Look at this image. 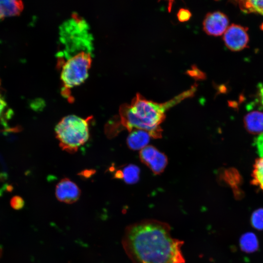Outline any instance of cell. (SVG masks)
I'll use <instances>...</instances> for the list:
<instances>
[{"label":"cell","mask_w":263,"mask_h":263,"mask_svg":"<svg viewBox=\"0 0 263 263\" xmlns=\"http://www.w3.org/2000/svg\"><path fill=\"white\" fill-rule=\"evenodd\" d=\"M123 247L132 263H185L184 242L173 238L170 226L154 219H145L127 226Z\"/></svg>","instance_id":"6da1fadb"},{"label":"cell","mask_w":263,"mask_h":263,"mask_svg":"<svg viewBox=\"0 0 263 263\" xmlns=\"http://www.w3.org/2000/svg\"><path fill=\"white\" fill-rule=\"evenodd\" d=\"M192 96V92L188 90L169 101L158 103L149 100L137 93L130 105L125 104L120 106V124L130 132L140 129L148 132L151 137L160 138L162 129L160 125L166 117V111L185 98Z\"/></svg>","instance_id":"7a4b0ae2"},{"label":"cell","mask_w":263,"mask_h":263,"mask_svg":"<svg viewBox=\"0 0 263 263\" xmlns=\"http://www.w3.org/2000/svg\"><path fill=\"white\" fill-rule=\"evenodd\" d=\"M92 117L84 119L75 115L62 118L55 128L56 137L61 148L68 152H76L89 137V121Z\"/></svg>","instance_id":"3957f363"},{"label":"cell","mask_w":263,"mask_h":263,"mask_svg":"<svg viewBox=\"0 0 263 263\" xmlns=\"http://www.w3.org/2000/svg\"><path fill=\"white\" fill-rule=\"evenodd\" d=\"M64 57L66 59L60 63V78L68 93L70 89L81 84L87 78L92 56L89 51H82Z\"/></svg>","instance_id":"277c9868"},{"label":"cell","mask_w":263,"mask_h":263,"mask_svg":"<svg viewBox=\"0 0 263 263\" xmlns=\"http://www.w3.org/2000/svg\"><path fill=\"white\" fill-rule=\"evenodd\" d=\"M247 28L232 24L224 34L223 40L225 46L232 51H239L247 47L249 42Z\"/></svg>","instance_id":"5b68a950"},{"label":"cell","mask_w":263,"mask_h":263,"mask_svg":"<svg viewBox=\"0 0 263 263\" xmlns=\"http://www.w3.org/2000/svg\"><path fill=\"white\" fill-rule=\"evenodd\" d=\"M139 157L155 174L162 173L168 164L167 156L152 146H147L140 150Z\"/></svg>","instance_id":"8992f818"},{"label":"cell","mask_w":263,"mask_h":263,"mask_svg":"<svg viewBox=\"0 0 263 263\" xmlns=\"http://www.w3.org/2000/svg\"><path fill=\"white\" fill-rule=\"evenodd\" d=\"M228 23L227 16L223 12H209L204 19L203 28L208 35L219 36L225 33L228 27Z\"/></svg>","instance_id":"52a82bcc"},{"label":"cell","mask_w":263,"mask_h":263,"mask_svg":"<svg viewBox=\"0 0 263 263\" xmlns=\"http://www.w3.org/2000/svg\"><path fill=\"white\" fill-rule=\"evenodd\" d=\"M81 191L78 187L68 178L61 179L56 185L55 194L61 202L73 204L79 198Z\"/></svg>","instance_id":"ba28073f"},{"label":"cell","mask_w":263,"mask_h":263,"mask_svg":"<svg viewBox=\"0 0 263 263\" xmlns=\"http://www.w3.org/2000/svg\"><path fill=\"white\" fill-rule=\"evenodd\" d=\"M150 134L147 131L134 129L130 132L127 138L128 146L133 150H141L149 144Z\"/></svg>","instance_id":"9c48e42d"},{"label":"cell","mask_w":263,"mask_h":263,"mask_svg":"<svg viewBox=\"0 0 263 263\" xmlns=\"http://www.w3.org/2000/svg\"><path fill=\"white\" fill-rule=\"evenodd\" d=\"M244 124L247 131L251 133L263 132V112L252 111L247 113L244 119Z\"/></svg>","instance_id":"30bf717a"},{"label":"cell","mask_w":263,"mask_h":263,"mask_svg":"<svg viewBox=\"0 0 263 263\" xmlns=\"http://www.w3.org/2000/svg\"><path fill=\"white\" fill-rule=\"evenodd\" d=\"M23 9L21 0H0V20L19 15Z\"/></svg>","instance_id":"8fae6325"},{"label":"cell","mask_w":263,"mask_h":263,"mask_svg":"<svg viewBox=\"0 0 263 263\" xmlns=\"http://www.w3.org/2000/svg\"><path fill=\"white\" fill-rule=\"evenodd\" d=\"M139 173L140 170L137 166L130 164L122 169L117 170L114 174V177L123 179L127 184H134L139 180Z\"/></svg>","instance_id":"7c38bea8"},{"label":"cell","mask_w":263,"mask_h":263,"mask_svg":"<svg viewBox=\"0 0 263 263\" xmlns=\"http://www.w3.org/2000/svg\"><path fill=\"white\" fill-rule=\"evenodd\" d=\"M240 246L244 252L250 253L259 248V242L256 235L252 232H246L242 235L240 239Z\"/></svg>","instance_id":"4fadbf2b"},{"label":"cell","mask_w":263,"mask_h":263,"mask_svg":"<svg viewBox=\"0 0 263 263\" xmlns=\"http://www.w3.org/2000/svg\"><path fill=\"white\" fill-rule=\"evenodd\" d=\"M224 180L233 188L236 197H240L241 191L239 188L240 183L239 173L234 169H229L225 170L222 174Z\"/></svg>","instance_id":"5bb4252c"},{"label":"cell","mask_w":263,"mask_h":263,"mask_svg":"<svg viewBox=\"0 0 263 263\" xmlns=\"http://www.w3.org/2000/svg\"><path fill=\"white\" fill-rule=\"evenodd\" d=\"M240 9L245 13H257L263 15V0H247L238 1Z\"/></svg>","instance_id":"9a60e30c"},{"label":"cell","mask_w":263,"mask_h":263,"mask_svg":"<svg viewBox=\"0 0 263 263\" xmlns=\"http://www.w3.org/2000/svg\"><path fill=\"white\" fill-rule=\"evenodd\" d=\"M252 177V184L259 186L263 190V157L256 160Z\"/></svg>","instance_id":"2e32d148"},{"label":"cell","mask_w":263,"mask_h":263,"mask_svg":"<svg viewBox=\"0 0 263 263\" xmlns=\"http://www.w3.org/2000/svg\"><path fill=\"white\" fill-rule=\"evenodd\" d=\"M252 226L257 230H263V208L255 210L251 217Z\"/></svg>","instance_id":"e0dca14e"},{"label":"cell","mask_w":263,"mask_h":263,"mask_svg":"<svg viewBox=\"0 0 263 263\" xmlns=\"http://www.w3.org/2000/svg\"><path fill=\"white\" fill-rule=\"evenodd\" d=\"M11 207L15 210H20L24 206V201L23 199L19 196L13 197L10 201Z\"/></svg>","instance_id":"ac0fdd59"},{"label":"cell","mask_w":263,"mask_h":263,"mask_svg":"<svg viewBox=\"0 0 263 263\" xmlns=\"http://www.w3.org/2000/svg\"><path fill=\"white\" fill-rule=\"evenodd\" d=\"M192 14L187 9L180 8L177 12V17L180 22H185L191 18Z\"/></svg>","instance_id":"d6986e66"},{"label":"cell","mask_w":263,"mask_h":263,"mask_svg":"<svg viewBox=\"0 0 263 263\" xmlns=\"http://www.w3.org/2000/svg\"><path fill=\"white\" fill-rule=\"evenodd\" d=\"M187 72L190 76L196 79H203L206 77L205 74L195 66H192L191 69Z\"/></svg>","instance_id":"ffe728a7"},{"label":"cell","mask_w":263,"mask_h":263,"mask_svg":"<svg viewBox=\"0 0 263 263\" xmlns=\"http://www.w3.org/2000/svg\"><path fill=\"white\" fill-rule=\"evenodd\" d=\"M255 143L259 155L263 157V133L256 138Z\"/></svg>","instance_id":"44dd1931"},{"label":"cell","mask_w":263,"mask_h":263,"mask_svg":"<svg viewBox=\"0 0 263 263\" xmlns=\"http://www.w3.org/2000/svg\"><path fill=\"white\" fill-rule=\"evenodd\" d=\"M7 108V104L5 101L0 96V117H2L3 113H5Z\"/></svg>","instance_id":"7402d4cb"},{"label":"cell","mask_w":263,"mask_h":263,"mask_svg":"<svg viewBox=\"0 0 263 263\" xmlns=\"http://www.w3.org/2000/svg\"><path fill=\"white\" fill-rule=\"evenodd\" d=\"M258 94L260 101L263 106V84L260 83L258 86Z\"/></svg>","instance_id":"603a6c76"},{"label":"cell","mask_w":263,"mask_h":263,"mask_svg":"<svg viewBox=\"0 0 263 263\" xmlns=\"http://www.w3.org/2000/svg\"><path fill=\"white\" fill-rule=\"evenodd\" d=\"M92 172L93 171L92 170L85 171H84V172L85 173V174L83 175L85 177H89L90 175H91Z\"/></svg>","instance_id":"cb8c5ba5"},{"label":"cell","mask_w":263,"mask_h":263,"mask_svg":"<svg viewBox=\"0 0 263 263\" xmlns=\"http://www.w3.org/2000/svg\"><path fill=\"white\" fill-rule=\"evenodd\" d=\"M2 249L1 246L0 245V258L2 256Z\"/></svg>","instance_id":"d4e9b609"}]
</instances>
